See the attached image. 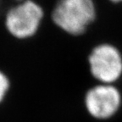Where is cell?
<instances>
[{"label": "cell", "mask_w": 122, "mask_h": 122, "mask_svg": "<svg viewBox=\"0 0 122 122\" xmlns=\"http://www.w3.org/2000/svg\"><path fill=\"white\" fill-rule=\"evenodd\" d=\"M91 76L98 83L114 84L122 76V53L109 42L96 45L87 59Z\"/></svg>", "instance_id": "3957f363"}, {"label": "cell", "mask_w": 122, "mask_h": 122, "mask_svg": "<svg viewBox=\"0 0 122 122\" xmlns=\"http://www.w3.org/2000/svg\"><path fill=\"white\" fill-rule=\"evenodd\" d=\"M122 95L114 84L98 83L86 91L84 106L87 114L97 120H108L119 112Z\"/></svg>", "instance_id": "277c9868"}, {"label": "cell", "mask_w": 122, "mask_h": 122, "mask_svg": "<svg viewBox=\"0 0 122 122\" xmlns=\"http://www.w3.org/2000/svg\"><path fill=\"white\" fill-rule=\"evenodd\" d=\"M96 17L93 0H58L51 13L53 24L73 36L83 35Z\"/></svg>", "instance_id": "6da1fadb"}, {"label": "cell", "mask_w": 122, "mask_h": 122, "mask_svg": "<svg viewBox=\"0 0 122 122\" xmlns=\"http://www.w3.org/2000/svg\"><path fill=\"white\" fill-rule=\"evenodd\" d=\"M10 83L8 76L0 71V103H2L4 97L10 90Z\"/></svg>", "instance_id": "5b68a950"}, {"label": "cell", "mask_w": 122, "mask_h": 122, "mask_svg": "<svg viewBox=\"0 0 122 122\" xmlns=\"http://www.w3.org/2000/svg\"><path fill=\"white\" fill-rule=\"evenodd\" d=\"M110 2L114 3V4H119V3H122V0H109Z\"/></svg>", "instance_id": "8992f818"}, {"label": "cell", "mask_w": 122, "mask_h": 122, "mask_svg": "<svg viewBox=\"0 0 122 122\" xmlns=\"http://www.w3.org/2000/svg\"><path fill=\"white\" fill-rule=\"evenodd\" d=\"M44 18V10L33 0H21L8 10L5 27L17 39H28L37 33Z\"/></svg>", "instance_id": "7a4b0ae2"}]
</instances>
